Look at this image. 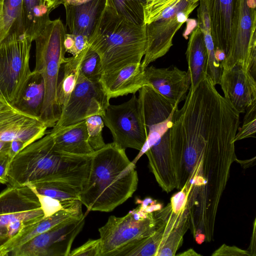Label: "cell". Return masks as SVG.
I'll return each mask as SVG.
<instances>
[{"mask_svg":"<svg viewBox=\"0 0 256 256\" xmlns=\"http://www.w3.org/2000/svg\"><path fill=\"white\" fill-rule=\"evenodd\" d=\"M138 182L136 164L113 142L95 151L79 200L86 212H110L131 198Z\"/></svg>","mask_w":256,"mask_h":256,"instance_id":"obj_1","label":"cell"},{"mask_svg":"<svg viewBox=\"0 0 256 256\" xmlns=\"http://www.w3.org/2000/svg\"><path fill=\"white\" fill-rule=\"evenodd\" d=\"M92 156L74 155L56 150L48 131L10 160L8 169V184L22 186L60 180L82 188L88 176Z\"/></svg>","mask_w":256,"mask_h":256,"instance_id":"obj_2","label":"cell"},{"mask_svg":"<svg viewBox=\"0 0 256 256\" xmlns=\"http://www.w3.org/2000/svg\"><path fill=\"white\" fill-rule=\"evenodd\" d=\"M88 42L100 58L103 74L112 73L141 62L146 50V24L128 22L106 4Z\"/></svg>","mask_w":256,"mask_h":256,"instance_id":"obj_3","label":"cell"},{"mask_svg":"<svg viewBox=\"0 0 256 256\" xmlns=\"http://www.w3.org/2000/svg\"><path fill=\"white\" fill-rule=\"evenodd\" d=\"M138 92L147 138L132 162L136 164L146 154L150 164L169 167L173 163L171 132L178 105L170 102L150 85H144Z\"/></svg>","mask_w":256,"mask_h":256,"instance_id":"obj_4","label":"cell"},{"mask_svg":"<svg viewBox=\"0 0 256 256\" xmlns=\"http://www.w3.org/2000/svg\"><path fill=\"white\" fill-rule=\"evenodd\" d=\"M66 34L60 18L50 20L34 40L36 66L34 70L42 75L45 85L44 99L39 118L48 128L54 126L62 112L56 98V86L60 66L66 58L64 45Z\"/></svg>","mask_w":256,"mask_h":256,"instance_id":"obj_5","label":"cell"},{"mask_svg":"<svg viewBox=\"0 0 256 256\" xmlns=\"http://www.w3.org/2000/svg\"><path fill=\"white\" fill-rule=\"evenodd\" d=\"M138 206L122 217L110 216L98 229L100 256H120L139 240L152 234L158 222L154 212L162 208L150 198L136 200Z\"/></svg>","mask_w":256,"mask_h":256,"instance_id":"obj_6","label":"cell"},{"mask_svg":"<svg viewBox=\"0 0 256 256\" xmlns=\"http://www.w3.org/2000/svg\"><path fill=\"white\" fill-rule=\"evenodd\" d=\"M44 218L38 198L28 186H8L0 193V256Z\"/></svg>","mask_w":256,"mask_h":256,"instance_id":"obj_7","label":"cell"},{"mask_svg":"<svg viewBox=\"0 0 256 256\" xmlns=\"http://www.w3.org/2000/svg\"><path fill=\"white\" fill-rule=\"evenodd\" d=\"M32 42L25 34H12L0 42V88L12 106L32 73L30 58Z\"/></svg>","mask_w":256,"mask_h":256,"instance_id":"obj_8","label":"cell"},{"mask_svg":"<svg viewBox=\"0 0 256 256\" xmlns=\"http://www.w3.org/2000/svg\"><path fill=\"white\" fill-rule=\"evenodd\" d=\"M102 117L118 146L141 150L147 134L140 102L135 94L120 104H110Z\"/></svg>","mask_w":256,"mask_h":256,"instance_id":"obj_9","label":"cell"},{"mask_svg":"<svg viewBox=\"0 0 256 256\" xmlns=\"http://www.w3.org/2000/svg\"><path fill=\"white\" fill-rule=\"evenodd\" d=\"M198 6V2L178 0L155 20L146 24V50L141 62L144 69L169 51L175 34Z\"/></svg>","mask_w":256,"mask_h":256,"instance_id":"obj_10","label":"cell"},{"mask_svg":"<svg viewBox=\"0 0 256 256\" xmlns=\"http://www.w3.org/2000/svg\"><path fill=\"white\" fill-rule=\"evenodd\" d=\"M110 98L100 82L90 81L80 74L77 82L52 130L82 121L94 115L102 116Z\"/></svg>","mask_w":256,"mask_h":256,"instance_id":"obj_11","label":"cell"},{"mask_svg":"<svg viewBox=\"0 0 256 256\" xmlns=\"http://www.w3.org/2000/svg\"><path fill=\"white\" fill-rule=\"evenodd\" d=\"M86 214L66 220L14 250L12 256H69L74 240L82 229Z\"/></svg>","mask_w":256,"mask_h":256,"instance_id":"obj_12","label":"cell"},{"mask_svg":"<svg viewBox=\"0 0 256 256\" xmlns=\"http://www.w3.org/2000/svg\"><path fill=\"white\" fill-rule=\"evenodd\" d=\"M256 0H240L234 38L223 62V70L240 64L250 72V54L252 48L256 46Z\"/></svg>","mask_w":256,"mask_h":256,"instance_id":"obj_13","label":"cell"},{"mask_svg":"<svg viewBox=\"0 0 256 256\" xmlns=\"http://www.w3.org/2000/svg\"><path fill=\"white\" fill-rule=\"evenodd\" d=\"M208 12L216 52L228 54L234 38L240 0H202Z\"/></svg>","mask_w":256,"mask_h":256,"instance_id":"obj_14","label":"cell"},{"mask_svg":"<svg viewBox=\"0 0 256 256\" xmlns=\"http://www.w3.org/2000/svg\"><path fill=\"white\" fill-rule=\"evenodd\" d=\"M47 128L39 118L22 112L14 106L0 111V141L20 140L28 146L44 136Z\"/></svg>","mask_w":256,"mask_h":256,"instance_id":"obj_15","label":"cell"},{"mask_svg":"<svg viewBox=\"0 0 256 256\" xmlns=\"http://www.w3.org/2000/svg\"><path fill=\"white\" fill-rule=\"evenodd\" d=\"M219 84L224 97L240 114L256 102V81L242 65L223 70Z\"/></svg>","mask_w":256,"mask_h":256,"instance_id":"obj_16","label":"cell"},{"mask_svg":"<svg viewBox=\"0 0 256 256\" xmlns=\"http://www.w3.org/2000/svg\"><path fill=\"white\" fill-rule=\"evenodd\" d=\"M145 85H150L174 105L184 100L190 80L186 72L176 66L156 68L153 66L144 69Z\"/></svg>","mask_w":256,"mask_h":256,"instance_id":"obj_17","label":"cell"},{"mask_svg":"<svg viewBox=\"0 0 256 256\" xmlns=\"http://www.w3.org/2000/svg\"><path fill=\"white\" fill-rule=\"evenodd\" d=\"M100 82L110 99L135 94L145 85L144 68L141 62L129 64L113 72L102 74Z\"/></svg>","mask_w":256,"mask_h":256,"instance_id":"obj_18","label":"cell"},{"mask_svg":"<svg viewBox=\"0 0 256 256\" xmlns=\"http://www.w3.org/2000/svg\"><path fill=\"white\" fill-rule=\"evenodd\" d=\"M106 1L90 0L77 5L64 4L70 34L84 35L89 38L104 8Z\"/></svg>","mask_w":256,"mask_h":256,"instance_id":"obj_19","label":"cell"},{"mask_svg":"<svg viewBox=\"0 0 256 256\" xmlns=\"http://www.w3.org/2000/svg\"><path fill=\"white\" fill-rule=\"evenodd\" d=\"M50 132L54 148L58 152L78 156H92L94 152L88 141L85 120Z\"/></svg>","mask_w":256,"mask_h":256,"instance_id":"obj_20","label":"cell"},{"mask_svg":"<svg viewBox=\"0 0 256 256\" xmlns=\"http://www.w3.org/2000/svg\"><path fill=\"white\" fill-rule=\"evenodd\" d=\"M188 64L190 88L194 89L206 76L208 52L204 34L196 25L190 36L186 52Z\"/></svg>","mask_w":256,"mask_h":256,"instance_id":"obj_21","label":"cell"},{"mask_svg":"<svg viewBox=\"0 0 256 256\" xmlns=\"http://www.w3.org/2000/svg\"><path fill=\"white\" fill-rule=\"evenodd\" d=\"M44 96L45 85L43 78L40 73L34 70L14 106L26 114L39 118Z\"/></svg>","mask_w":256,"mask_h":256,"instance_id":"obj_22","label":"cell"},{"mask_svg":"<svg viewBox=\"0 0 256 256\" xmlns=\"http://www.w3.org/2000/svg\"><path fill=\"white\" fill-rule=\"evenodd\" d=\"M48 0H22V18L24 34L34 41L50 20Z\"/></svg>","mask_w":256,"mask_h":256,"instance_id":"obj_23","label":"cell"},{"mask_svg":"<svg viewBox=\"0 0 256 256\" xmlns=\"http://www.w3.org/2000/svg\"><path fill=\"white\" fill-rule=\"evenodd\" d=\"M87 48L76 56L66 58L60 66L56 86V98L62 110L66 104L75 88Z\"/></svg>","mask_w":256,"mask_h":256,"instance_id":"obj_24","label":"cell"},{"mask_svg":"<svg viewBox=\"0 0 256 256\" xmlns=\"http://www.w3.org/2000/svg\"><path fill=\"white\" fill-rule=\"evenodd\" d=\"M82 205L80 201L78 200L72 205L62 208L53 214L43 218L17 240L14 245L12 251L60 222L72 218L82 216L84 214L82 212Z\"/></svg>","mask_w":256,"mask_h":256,"instance_id":"obj_25","label":"cell"},{"mask_svg":"<svg viewBox=\"0 0 256 256\" xmlns=\"http://www.w3.org/2000/svg\"><path fill=\"white\" fill-rule=\"evenodd\" d=\"M22 11V0H0V42L10 34H24Z\"/></svg>","mask_w":256,"mask_h":256,"instance_id":"obj_26","label":"cell"},{"mask_svg":"<svg viewBox=\"0 0 256 256\" xmlns=\"http://www.w3.org/2000/svg\"><path fill=\"white\" fill-rule=\"evenodd\" d=\"M26 186L38 194L50 197L60 202L78 200L82 188L70 183L60 181H46Z\"/></svg>","mask_w":256,"mask_h":256,"instance_id":"obj_27","label":"cell"},{"mask_svg":"<svg viewBox=\"0 0 256 256\" xmlns=\"http://www.w3.org/2000/svg\"><path fill=\"white\" fill-rule=\"evenodd\" d=\"M197 26L204 34V40L206 46L208 61L206 70V76L214 86L219 84L223 71L222 60L216 52L211 34V27L210 22L204 24L198 23Z\"/></svg>","mask_w":256,"mask_h":256,"instance_id":"obj_28","label":"cell"},{"mask_svg":"<svg viewBox=\"0 0 256 256\" xmlns=\"http://www.w3.org/2000/svg\"><path fill=\"white\" fill-rule=\"evenodd\" d=\"M146 0H106V4L118 16L133 24L142 26Z\"/></svg>","mask_w":256,"mask_h":256,"instance_id":"obj_29","label":"cell"},{"mask_svg":"<svg viewBox=\"0 0 256 256\" xmlns=\"http://www.w3.org/2000/svg\"><path fill=\"white\" fill-rule=\"evenodd\" d=\"M80 74L92 82H100L103 74L100 58L90 46L82 60Z\"/></svg>","mask_w":256,"mask_h":256,"instance_id":"obj_30","label":"cell"},{"mask_svg":"<svg viewBox=\"0 0 256 256\" xmlns=\"http://www.w3.org/2000/svg\"><path fill=\"white\" fill-rule=\"evenodd\" d=\"M190 228V220H188L174 228L169 234L156 256H174L182 245L183 238Z\"/></svg>","mask_w":256,"mask_h":256,"instance_id":"obj_31","label":"cell"},{"mask_svg":"<svg viewBox=\"0 0 256 256\" xmlns=\"http://www.w3.org/2000/svg\"><path fill=\"white\" fill-rule=\"evenodd\" d=\"M88 141L92 149L95 152L106 146L102 137L104 122L102 116H92L85 120Z\"/></svg>","mask_w":256,"mask_h":256,"instance_id":"obj_32","label":"cell"},{"mask_svg":"<svg viewBox=\"0 0 256 256\" xmlns=\"http://www.w3.org/2000/svg\"><path fill=\"white\" fill-rule=\"evenodd\" d=\"M242 126L238 128L234 142L255 138L256 133V102L247 108Z\"/></svg>","mask_w":256,"mask_h":256,"instance_id":"obj_33","label":"cell"},{"mask_svg":"<svg viewBox=\"0 0 256 256\" xmlns=\"http://www.w3.org/2000/svg\"><path fill=\"white\" fill-rule=\"evenodd\" d=\"M178 0H146L144 6L145 24L155 20L168 7Z\"/></svg>","mask_w":256,"mask_h":256,"instance_id":"obj_34","label":"cell"},{"mask_svg":"<svg viewBox=\"0 0 256 256\" xmlns=\"http://www.w3.org/2000/svg\"><path fill=\"white\" fill-rule=\"evenodd\" d=\"M34 192L38 198L41 208L44 214V218L53 214L62 208L72 205L78 200H66L60 202L50 197L38 194L36 192Z\"/></svg>","mask_w":256,"mask_h":256,"instance_id":"obj_35","label":"cell"},{"mask_svg":"<svg viewBox=\"0 0 256 256\" xmlns=\"http://www.w3.org/2000/svg\"><path fill=\"white\" fill-rule=\"evenodd\" d=\"M64 45L66 52L76 56L89 46L88 38L82 34H66Z\"/></svg>","mask_w":256,"mask_h":256,"instance_id":"obj_36","label":"cell"},{"mask_svg":"<svg viewBox=\"0 0 256 256\" xmlns=\"http://www.w3.org/2000/svg\"><path fill=\"white\" fill-rule=\"evenodd\" d=\"M100 240H88L81 246L70 251L69 256H100Z\"/></svg>","mask_w":256,"mask_h":256,"instance_id":"obj_37","label":"cell"},{"mask_svg":"<svg viewBox=\"0 0 256 256\" xmlns=\"http://www.w3.org/2000/svg\"><path fill=\"white\" fill-rule=\"evenodd\" d=\"M212 256H251L248 250H242L236 246L223 244L216 250Z\"/></svg>","mask_w":256,"mask_h":256,"instance_id":"obj_38","label":"cell"},{"mask_svg":"<svg viewBox=\"0 0 256 256\" xmlns=\"http://www.w3.org/2000/svg\"><path fill=\"white\" fill-rule=\"evenodd\" d=\"M10 160L8 154H0V184H8V169Z\"/></svg>","mask_w":256,"mask_h":256,"instance_id":"obj_39","label":"cell"},{"mask_svg":"<svg viewBox=\"0 0 256 256\" xmlns=\"http://www.w3.org/2000/svg\"><path fill=\"white\" fill-rule=\"evenodd\" d=\"M26 144L20 140H14L10 142L8 150V156L10 160L20 150L26 147Z\"/></svg>","mask_w":256,"mask_h":256,"instance_id":"obj_40","label":"cell"},{"mask_svg":"<svg viewBox=\"0 0 256 256\" xmlns=\"http://www.w3.org/2000/svg\"><path fill=\"white\" fill-rule=\"evenodd\" d=\"M249 249L250 250L248 251V252L250 253V255L252 256V252H254L256 256V220L254 223L253 232Z\"/></svg>","mask_w":256,"mask_h":256,"instance_id":"obj_41","label":"cell"},{"mask_svg":"<svg viewBox=\"0 0 256 256\" xmlns=\"http://www.w3.org/2000/svg\"><path fill=\"white\" fill-rule=\"evenodd\" d=\"M12 106L8 102L0 88V111Z\"/></svg>","mask_w":256,"mask_h":256,"instance_id":"obj_42","label":"cell"},{"mask_svg":"<svg viewBox=\"0 0 256 256\" xmlns=\"http://www.w3.org/2000/svg\"><path fill=\"white\" fill-rule=\"evenodd\" d=\"M10 142L0 141V154H8Z\"/></svg>","mask_w":256,"mask_h":256,"instance_id":"obj_43","label":"cell"},{"mask_svg":"<svg viewBox=\"0 0 256 256\" xmlns=\"http://www.w3.org/2000/svg\"><path fill=\"white\" fill-rule=\"evenodd\" d=\"M62 0H48V6L50 12L62 4Z\"/></svg>","mask_w":256,"mask_h":256,"instance_id":"obj_44","label":"cell"},{"mask_svg":"<svg viewBox=\"0 0 256 256\" xmlns=\"http://www.w3.org/2000/svg\"><path fill=\"white\" fill-rule=\"evenodd\" d=\"M176 256H200V254L197 253L196 251L194 250L192 248H190L186 251L182 252V253H180L178 254H176Z\"/></svg>","mask_w":256,"mask_h":256,"instance_id":"obj_45","label":"cell"},{"mask_svg":"<svg viewBox=\"0 0 256 256\" xmlns=\"http://www.w3.org/2000/svg\"><path fill=\"white\" fill-rule=\"evenodd\" d=\"M90 0H62V4L77 5L84 3Z\"/></svg>","mask_w":256,"mask_h":256,"instance_id":"obj_46","label":"cell"},{"mask_svg":"<svg viewBox=\"0 0 256 256\" xmlns=\"http://www.w3.org/2000/svg\"><path fill=\"white\" fill-rule=\"evenodd\" d=\"M256 159V157H254L253 158L246 160H238V158L236 159V161L238 162H240V164L244 167V168H248L251 166H252V162L254 161Z\"/></svg>","mask_w":256,"mask_h":256,"instance_id":"obj_47","label":"cell"},{"mask_svg":"<svg viewBox=\"0 0 256 256\" xmlns=\"http://www.w3.org/2000/svg\"><path fill=\"white\" fill-rule=\"evenodd\" d=\"M192 2H194V3H196V2H199L200 0H188Z\"/></svg>","mask_w":256,"mask_h":256,"instance_id":"obj_48","label":"cell"},{"mask_svg":"<svg viewBox=\"0 0 256 256\" xmlns=\"http://www.w3.org/2000/svg\"><path fill=\"white\" fill-rule=\"evenodd\" d=\"M1 17H0V30H1Z\"/></svg>","mask_w":256,"mask_h":256,"instance_id":"obj_49","label":"cell"}]
</instances>
